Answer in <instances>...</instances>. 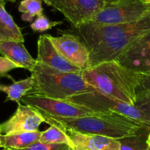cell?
Returning <instances> with one entry per match:
<instances>
[{"instance_id": "obj_2", "label": "cell", "mask_w": 150, "mask_h": 150, "mask_svg": "<svg viewBox=\"0 0 150 150\" xmlns=\"http://www.w3.org/2000/svg\"><path fill=\"white\" fill-rule=\"evenodd\" d=\"M84 81L96 91L134 105L146 75L125 67L118 61L105 62L82 71Z\"/></svg>"}, {"instance_id": "obj_29", "label": "cell", "mask_w": 150, "mask_h": 150, "mask_svg": "<svg viewBox=\"0 0 150 150\" xmlns=\"http://www.w3.org/2000/svg\"><path fill=\"white\" fill-rule=\"evenodd\" d=\"M1 136H2V133H1V129H0V140H1ZM0 148H1V145H0Z\"/></svg>"}, {"instance_id": "obj_13", "label": "cell", "mask_w": 150, "mask_h": 150, "mask_svg": "<svg viewBox=\"0 0 150 150\" xmlns=\"http://www.w3.org/2000/svg\"><path fill=\"white\" fill-rule=\"evenodd\" d=\"M71 140L73 149L76 150H120V142L111 137L83 134L69 129L64 130Z\"/></svg>"}, {"instance_id": "obj_26", "label": "cell", "mask_w": 150, "mask_h": 150, "mask_svg": "<svg viewBox=\"0 0 150 150\" xmlns=\"http://www.w3.org/2000/svg\"><path fill=\"white\" fill-rule=\"evenodd\" d=\"M105 2V4L107 3H112V2H114V1H117V0H104Z\"/></svg>"}, {"instance_id": "obj_6", "label": "cell", "mask_w": 150, "mask_h": 150, "mask_svg": "<svg viewBox=\"0 0 150 150\" xmlns=\"http://www.w3.org/2000/svg\"><path fill=\"white\" fill-rule=\"evenodd\" d=\"M21 101L35 109L42 116L58 117V118H80L91 116L100 113L91 110L85 106L72 103L69 100L54 99L42 96L28 93Z\"/></svg>"}, {"instance_id": "obj_23", "label": "cell", "mask_w": 150, "mask_h": 150, "mask_svg": "<svg viewBox=\"0 0 150 150\" xmlns=\"http://www.w3.org/2000/svg\"><path fill=\"white\" fill-rule=\"evenodd\" d=\"M9 150H73V149L66 144H47L38 142L26 149Z\"/></svg>"}, {"instance_id": "obj_14", "label": "cell", "mask_w": 150, "mask_h": 150, "mask_svg": "<svg viewBox=\"0 0 150 150\" xmlns=\"http://www.w3.org/2000/svg\"><path fill=\"white\" fill-rule=\"evenodd\" d=\"M0 54L18 65L32 72L37 63L24 46V42L7 40L0 42Z\"/></svg>"}, {"instance_id": "obj_10", "label": "cell", "mask_w": 150, "mask_h": 150, "mask_svg": "<svg viewBox=\"0 0 150 150\" xmlns=\"http://www.w3.org/2000/svg\"><path fill=\"white\" fill-rule=\"evenodd\" d=\"M45 122L42 115L32 106L18 104L15 113L5 122L0 125L2 134L15 132H33L38 131L41 123Z\"/></svg>"}, {"instance_id": "obj_9", "label": "cell", "mask_w": 150, "mask_h": 150, "mask_svg": "<svg viewBox=\"0 0 150 150\" xmlns=\"http://www.w3.org/2000/svg\"><path fill=\"white\" fill-rule=\"evenodd\" d=\"M48 38L57 51L70 63L82 70L90 68V51L77 35L63 33L59 37L48 35Z\"/></svg>"}, {"instance_id": "obj_5", "label": "cell", "mask_w": 150, "mask_h": 150, "mask_svg": "<svg viewBox=\"0 0 150 150\" xmlns=\"http://www.w3.org/2000/svg\"><path fill=\"white\" fill-rule=\"evenodd\" d=\"M150 13V4L143 0H117L107 3L91 22L100 25H119L138 21Z\"/></svg>"}, {"instance_id": "obj_31", "label": "cell", "mask_w": 150, "mask_h": 150, "mask_svg": "<svg viewBox=\"0 0 150 150\" xmlns=\"http://www.w3.org/2000/svg\"><path fill=\"white\" fill-rule=\"evenodd\" d=\"M4 150H9L8 149H4Z\"/></svg>"}, {"instance_id": "obj_32", "label": "cell", "mask_w": 150, "mask_h": 150, "mask_svg": "<svg viewBox=\"0 0 150 150\" xmlns=\"http://www.w3.org/2000/svg\"><path fill=\"white\" fill-rule=\"evenodd\" d=\"M0 1H4V0H0ZM4 2H5V1H4Z\"/></svg>"}, {"instance_id": "obj_16", "label": "cell", "mask_w": 150, "mask_h": 150, "mask_svg": "<svg viewBox=\"0 0 150 150\" xmlns=\"http://www.w3.org/2000/svg\"><path fill=\"white\" fill-rule=\"evenodd\" d=\"M4 1H0V42L16 40L24 42L20 28L4 8Z\"/></svg>"}, {"instance_id": "obj_22", "label": "cell", "mask_w": 150, "mask_h": 150, "mask_svg": "<svg viewBox=\"0 0 150 150\" xmlns=\"http://www.w3.org/2000/svg\"><path fill=\"white\" fill-rule=\"evenodd\" d=\"M62 24V21H51L44 14H41L36 17V18L32 22L30 27L34 32H45Z\"/></svg>"}, {"instance_id": "obj_4", "label": "cell", "mask_w": 150, "mask_h": 150, "mask_svg": "<svg viewBox=\"0 0 150 150\" xmlns=\"http://www.w3.org/2000/svg\"><path fill=\"white\" fill-rule=\"evenodd\" d=\"M34 87L29 92L54 99L67 100L71 97L95 91L83 78L81 73H65L37 62L31 72Z\"/></svg>"}, {"instance_id": "obj_15", "label": "cell", "mask_w": 150, "mask_h": 150, "mask_svg": "<svg viewBox=\"0 0 150 150\" xmlns=\"http://www.w3.org/2000/svg\"><path fill=\"white\" fill-rule=\"evenodd\" d=\"M41 132H15L7 134H2L0 145L3 149H23L38 142Z\"/></svg>"}, {"instance_id": "obj_19", "label": "cell", "mask_w": 150, "mask_h": 150, "mask_svg": "<svg viewBox=\"0 0 150 150\" xmlns=\"http://www.w3.org/2000/svg\"><path fill=\"white\" fill-rule=\"evenodd\" d=\"M150 130V128H147L141 133L120 139V150H147L149 145L147 143V138L149 134H145L146 131Z\"/></svg>"}, {"instance_id": "obj_1", "label": "cell", "mask_w": 150, "mask_h": 150, "mask_svg": "<svg viewBox=\"0 0 150 150\" xmlns=\"http://www.w3.org/2000/svg\"><path fill=\"white\" fill-rule=\"evenodd\" d=\"M76 29L90 51L91 68L119 61L134 42L150 33V13L132 23L100 25L90 21Z\"/></svg>"}, {"instance_id": "obj_8", "label": "cell", "mask_w": 150, "mask_h": 150, "mask_svg": "<svg viewBox=\"0 0 150 150\" xmlns=\"http://www.w3.org/2000/svg\"><path fill=\"white\" fill-rule=\"evenodd\" d=\"M60 11L65 18L77 28L90 22L105 5L104 0H42Z\"/></svg>"}, {"instance_id": "obj_11", "label": "cell", "mask_w": 150, "mask_h": 150, "mask_svg": "<svg viewBox=\"0 0 150 150\" xmlns=\"http://www.w3.org/2000/svg\"><path fill=\"white\" fill-rule=\"evenodd\" d=\"M36 61L61 72L81 73L83 71L67 61L57 51L47 34H42L38 39V56Z\"/></svg>"}, {"instance_id": "obj_33", "label": "cell", "mask_w": 150, "mask_h": 150, "mask_svg": "<svg viewBox=\"0 0 150 150\" xmlns=\"http://www.w3.org/2000/svg\"><path fill=\"white\" fill-rule=\"evenodd\" d=\"M73 150H76V149H73Z\"/></svg>"}, {"instance_id": "obj_21", "label": "cell", "mask_w": 150, "mask_h": 150, "mask_svg": "<svg viewBox=\"0 0 150 150\" xmlns=\"http://www.w3.org/2000/svg\"><path fill=\"white\" fill-rule=\"evenodd\" d=\"M134 106L144 117V124L150 127V89L140 87Z\"/></svg>"}, {"instance_id": "obj_18", "label": "cell", "mask_w": 150, "mask_h": 150, "mask_svg": "<svg viewBox=\"0 0 150 150\" xmlns=\"http://www.w3.org/2000/svg\"><path fill=\"white\" fill-rule=\"evenodd\" d=\"M40 142L47 144H66L73 149L72 142L67 133L56 126H50L47 129L41 132Z\"/></svg>"}, {"instance_id": "obj_17", "label": "cell", "mask_w": 150, "mask_h": 150, "mask_svg": "<svg viewBox=\"0 0 150 150\" xmlns=\"http://www.w3.org/2000/svg\"><path fill=\"white\" fill-rule=\"evenodd\" d=\"M34 87V79L31 76L27 78L13 82L11 84H0V91L7 95L6 101H13L18 104Z\"/></svg>"}, {"instance_id": "obj_25", "label": "cell", "mask_w": 150, "mask_h": 150, "mask_svg": "<svg viewBox=\"0 0 150 150\" xmlns=\"http://www.w3.org/2000/svg\"><path fill=\"white\" fill-rule=\"evenodd\" d=\"M147 143H148L149 147H150V132L149 134V135H148V138H147Z\"/></svg>"}, {"instance_id": "obj_28", "label": "cell", "mask_w": 150, "mask_h": 150, "mask_svg": "<svg viewBox=\"0 0 150 150\" xmlns=\"http://www.w3.org/2000/svg\"><path fill=\"white\" fill-rule=\"evenodd\" d=\"M145 3H147V4H150V0H143Z\"/></svg>"}, {"instance_id": "obj_7", "label": "cell", "mask_w": 150, "mask_h": 150, "mask_svg": "<svg viewBox=\"0 0 150 150\" xmlns=\"http://www.w3.org/2000/svg\"><path fill=\"white\" fill-rule=\"evenodd\" d=\"M67 100L85 106L96 112L119 113L144 124L143 114L134 105H131L127 103L110 98L96 91L74 96Z\"/></svg>"}, {"instance_id": "obj_12", "label": "cell", "mask_w": 150, "mask_h": 150, "mask_svg": "<svg viewBox=\"0 0 150 150\" xmlns=\"http://www.w3.org/2000/svg\"><path fill=\"white\" fill-rule=\"evenodd\" d=\"M118 62L147 76L150 69V33L134 42Z\"/></svg>"}, {"instance_id": "obj_27", "label": "cell", "mask_w": 150, "mask_h": 150, "mask_svg": "<svg viewBox=\"0 0 150 150\" xmlns=\"http://www.w3.org/2000/svg\"><path fill=\"white\" fill-rule=\"evenodd\" d=\"M5 2H11V3H14L16 0H4Z\"/></svg>"}, {"instance_id": "obj_20", "label": "cell", "mask_w": 150, "mask_h": 150, "mask_svg": "<svg viewBox=\"0 0 150 150\" xmlns=\"http://www.w3.org/2000/svg\"><path fill=\"white\" fill-rule=\"evenodd\" d=\"M18 11L22 13V20L31 22L35 17L43 14L42 2L41 0H22L18 5Z\"/></svg>"}, {"instance_id": "obj_24", "label": "cell", "mask_w": 150, "mask_h": 150, "mask_svg": "<svg viewBox=\"0 0 150 150\" xmlns=\"http://www.w3.org/2000/svg\"><path fill=\"white\" fill-rule=\"evenodd\" d=\"M18 68V65H16L14 62H12L6 57L0 56V77L6 76L11 70Z\"/></svg>"}, {"instance_id": "obj_3", "label": "cell", "mask_w": 150, "mask_h": 150, "mask_svg": "<svg viewBox=\"0 0 150 150\" xmlns=\"http://www.w3.org/2000/svg\"><path fill=\"white\" fill-rule=\"evenodd\" d=\"M49 126H56L62 130L69 129L83 134H99L113 139H122L135 135L150 128L135 120L115 112H100L80 118H58L42 116Z\"/></svg>"}, {"instance_id": "obj_30", "label": "cell", "mask_w": 150, "mask_h": 150, "mask_svg": "<svg viewBox=\"0 0 150 150\" xmlns=\"http://www.w3.org/2000/svg\"><path fill=\"white\" fill-rule=\"evenodd\" d=\"M147 150H150V147H149V148H148V149Z\"/></svg>"}]
</instances>
